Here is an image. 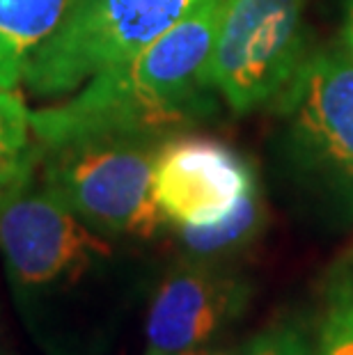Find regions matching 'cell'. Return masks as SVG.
Masks as SVG:
<instances>
[{"instance_id": "1", "label": "cell", "mask_w": 353, "mask_h": 355, "mask_svg": "<svg viewBox=\"0 0 353 355\" xmlns=\"http://www.w3.org/2000/svg\"><path fill=\"white\" fill-rule=\"evenodd\" d=\"M223 0H207L136 58L89 78L64 103L33 112L42 149L108 133L156 135L207 110L209 60Z\"/></svg>"}, {"instance_id": "2", "label": "cell", "mask_w": 353, "mask_h": 355, "mask_svg": "<svg viewBox=\"0 0 353 355\" xmlns=\"http://www.w3.org/2000/svg\"><path fill=\"white\" fill-rule=\"evenodd\" d=\"M156 135H85L42 149L44 186L89 227L152 239L163 225L154 195Z\"/></svg>"}, {"instance_id": "3", "label": "cell", "mask_w": 353, "mask_h": 355, "mask_svg": "<svg viewBox=\"0 0 353 355\" xmlns=\"http://www.w3.org/2000/svg\"><path fill=\"white\" fill-rule=\"evenodd\" d=\"M207 0H76L30 60L24 85L42 99L67 96L136 58Z\"/></svg>"}, {"instance_id": "4", "label": "cell", "mask_w": 353, "mask_h": 355, "mask_svg": "<svg viewBox=\"0 0 353 355\" xmlns=\"http://www.w3.org/2000/svg\"><path fill=\"white\" fill-rule=\"evenodd\" d=\"M307 0H223L209 83L234 112H250L284 92L303 62Z\"/></svg>"}, {"instance_id": "5", "label": "cell", "mask_w": 353, "mask_h": 355, "mask_svg": "<svg viewBox=\"0 0 353 355\" xmlns=\"http://www.w3.org/2000/svg\"><path fill=\"white\" fill-rule=\"evenodd\" d=\"M30 184L0 214V252L12 282L40 289L64 279H78L112 248L96 236L53 191Z\"/></svg>"}, {"instance_id": "6", "label": "cell", "mask_w": 353, "mask_h": 355, "mask_svg": "<svg viewBox=\"0 0 353 355\" xmlns=\"http://www.w3.org/2000/svg\"><path fill=\"white\" fill-rule=\"evenodd\" d=\"M296 145L353 207V55L344 46L305 55L284 87Z\"/></svg>"}, {"instance_id": "7", "label": "cell", "mask_w": 353, "mask_h": 355, "mask_svg": "<svg viewBox=\"0 0 353 355\" xmlns=\"http://www.w3.org/2000/svg\"><path fill=\"white\" fill-rule=\"evenodd\" d=\"M255 191L250 165L223 142L179 138L156 152L154 195L163 218L177 227L218 223Z\"/></svg>"}, {"instance_id": "8", "label": "cell", "mask_w": 353, "mask_h": 355, "mask_svg": "<svg viewBox=\"0 0 353 355\" xmlns=\"http://www.w3.org/2000/svg\"><path fill=\"white\" fill-rule=\"evenodd\" d=\"M246 286L234 277L184 263L154 293L147 314V351L186 353L205 346L243 309Z\"/></svg>"}, {"instance_id": "9", "label": "cell", "mask_w": 353, "mask_h": 355, "mask_svg": "<svg viewBox=\"0 0 353 355\" xmlns=\"http://www.w3.org/2000/svg\"><path fill=\"white\" fill-rule=\"evenodd\" d=\"M76 0H0V87L24 83L35 53L67 19Z\"/></svg>"}, {"instance_id": "10", "label": "cell", "mask_w": 353, "mask_h": 355, "mask_svg": "<svg viewBox=\"0 0 353 355\" xmlns=\"http://www.w3.org/2000/svg\"><path fill=\"white\" fill-rule=\"evenodd\" d=\"M261 200L259 191L239 204V207L221 218L218 223L202 225V227H179L182 241L193 254L212 257L221 252H230L234 248L248 243L261 227Z\"/></svg>"}, {"instance_id": "11", "label": "cell", "mask_w": 353, "mask_h": 355, "mask_svg": "<svg viewBox=\"0 0 353 355\" xmlns=\"http://www.w3.org/2000/svg\"><path fill=\"white\" fill-rule=\"evenodd\" d=\"M317 355H353V268L330 277Z\"/></svg>"}, {"instance_id": "12", "label": "cell", "mask_w": 353, "mask_h": 355, "mask_svg": "<svg viewBox=\"0 0 353 355\" xmlns=\"http://www.w3.org/2000/svg\"><path fill=\"white\" fill-rule=\"evenodd\" d=\"M33 112L28 110L24 96L14 89L0 87V168L26 161L42 154V145L33 147Z\"/></svg>"}, {"instance_id": "13", "label": "cell", "mask_w": 353, "mask_h": 355, "mask_svg": "<svg viewBox=\"0 0 353 355\" xmlns=\"http://www.w3.org/2000/svg\"><path fill=\"white\" fill-rule=\"evenodd\" d=\"M236 355H312L305 332L296 326H273L250 337Z\"/></svg>"}, {"instance_id": "14", "label": "cell", "mask_w": 353, "mask_h": 355, "mask_svg": "<svg viewBox=\"0 0 353 355\" xmlns=\"http://www.w3.org/2000/svg\"><path fill=\"white\" fill-rule=\"evenodd\" d=\"M42 154L30 156L21 163L3 165V168H0V214H3L7 204L33 181V172L37 168V163H42Z\"/></svg>"}, {"instance_id": "15", "label": "cell", "mask_w": 353, "mask_h": 355, "mask_svg": "<svg viewBox=\"0 0 353 355\" xmlns=\"http://www.w3.org/2000/svg\"><path fill=\"white\" fill-rule=\"evenodd\" d=\"M342 46L353 55V0H347L344 10V26H342Z\"/></svg>"}, {"instance_id": "16", "label": "cell", "mask_w": 353, "mask_h": 355, "mask_svg": "<svg viewBox=\"0 0 353 355\" xmlns=\"http://www.w3.org/2000/svg\"><path fill=\"white\" fill-rule=\"evenodd\" d=\"M145 355H207L205 351H186V353H159V351H147Z\"/></svg>"}, {"instance_id": "17", "label": "cell", "mask_w": 353, "mask_h": 355, "mask_svg": "<svg viewBox=\"0 0 353 355\" xmlns=\"http://www.w3.org/2000/svg\"><path fill=\"white\" fill-rule=\"evenodd\" d=\"M0 355H5V353H3V351H0Z\"/></svg>"}]
</instances>
